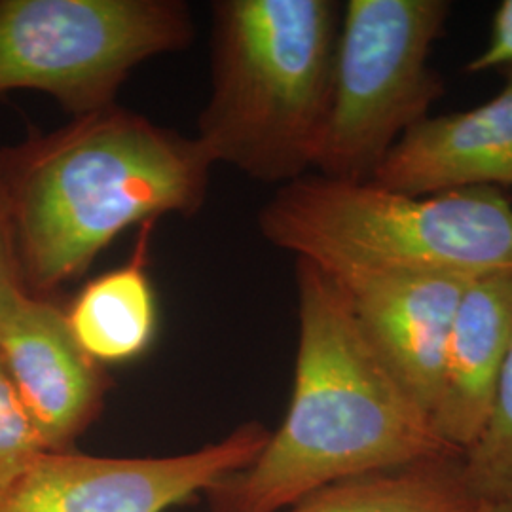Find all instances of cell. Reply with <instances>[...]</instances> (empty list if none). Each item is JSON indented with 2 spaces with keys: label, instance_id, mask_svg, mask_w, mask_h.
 Wrapping results in <instances>:
<instances>
[{
  "label": "cell",
  "instance_id": "12",
  "mask_svg": "<svg viewBox=\"0 0 512 512\" xmlns=\"http://www.w3.org/2000/svg\"><path fill=\"white\" fill-rule=\"evenodd\" d=\"M154 222L141 226L133 255L86 283L65 310L76 342L99 365L141 357L158 329V302L148 274Z\"/></svg>",
  "mask_w": 512,
  "mask_h": 512
},
{
  "label": "cell",
  "instance_id": "8",
  "mask_svg": "<svg viewBox=\"0 0 512 512\" xmlns=\"http://www.w3.org/2000/svg\"><path fill=\"white\" fill-rule=\"evenodd\" d=\"M0 359L50 452H69L97 420L110 378L80 348L52 298L25 296L0 323Z\"/></svg>",
  "mask_w": 512,
  "mask_h": 512
},
{
  "label": "cell",
  "instance_id": "7",
  "mask_svg": "<svg viewBox=\"0 0 512 512\" xmlns=\"http://www.w3.org/2000/svg\"><path fill=\"white\" fill-rule=\"evenodd\" d=\"M251 421L198 452L173 458H92L46 452L0 486V512H164L247 469L270 440Z\"/></svg>",
  "mask_w": 512,
  "mask_h": 512
},
{
  "label": "cell",
  "instance_id": "13",
  "mask_svg": "<svg viewBox=\"0 0 512 512\" xmlns=\"http://www.w3.org/2000/svg\"><path fill=\"white\" fill-rule=\"evenodd\" d=\"M461 456L353 476L306 495L283 512H476Z\"/></svg>",
  "mask_w": 512,
  "mask_h": 512
},
{
  "label": "cell",
  "instance_id": "6",
  "mask_svg": "<svg viewBox=\"0 0 512 512\" xmlns=\"http://www.w3.org/2000/svg\"><path fill=\"white\" fill-rule=\"evenodd\" d=\"M194 38L183 0H0V95L44 93L84 118L116 105L139 65Z\"/></svg>",
  "mask_w": 512,
  "mask_h": 512
},
{
  "label": "cell",
  "instance_id": "16",
  "mask_svg": "<svg viewBox=\"0 0 512 512\" xmlns=\"http://www.w3.org/2000/svg\"><path fill=\"white\" fill-rule=\"evenodd\" d=\"M25 296H29V293L25 289L19 266L14 220L0 175V323Z\"/></svg>",
  "mask_w": 512,
  "mask_h": 512
},
{
  "label": "cell",
  "instance_id": "3",
  "mask_svg": "<svg viewBox=\"0 0 512 512\" xmlns=\"http://www.w3.org/2000/svg\"><path fill=\"white\" fill-rule=\"evenodd\" d=\"M340 19L334 0L213 2L211 95L196 135L213 165L279 186L313 173Z\"/></svg>",
  "mask_w": 512,
  "mask_h": 512
},
{
  "label": "cell",
  "instance_id": "17",
  "mask_svg": "<svg viewBox=\"0 0 512 512\" xmlns=\"http://www.w3.org/2000/svg\"><path fill=\"white\" fill-rule=\"evenodd\" d=\"M512 67V0H503L495 10L488 46L465 65L467 73H484Z\"/></svg>",
  "mask_w": 512,
  "mask_h": 512
},
{
  "label": "cell",
  "instance_id": "14",
  "mask_svg": "<svg viewBox=\"0 0 512 512\" xmlns=\"http://www.w3.org/2000/svg\"><path fill=\"white\" fill-rule=\"evenodd\" d=\"M461 471L478 503L512 505V349L486 423L461 454Z\"/></svg>",
  "mask_w": 512,
  "mask_h": 512
},
{
  "label": "cell",
  "instance_id": "15",
  "mask_svg": "<svg viewBox=\"0 0 512 512\" xmlns=\"http://www.w3.org/2000/svg\"><path fill=\"white\" fill-rule=\"evenodd\" d=\"M50 452L0 359V486Z\"/></svg>",
  "mask_w": 512,
  "mask_h": 512
},
{
  "label": "cell",
  "instance_id": "2",
  "mask_svg": "<svg viewBox=\"0 0 512 512\" xmlns=\"http://www.w3.org/2000/svg\"><path fill=\"white\" fill-rule=\"evenodd\" d=\"M211 169L196 137L118 103L0 147L27 293L52 298L131 226L196 215Z\"/></svg>",
  "mask_w": 512,
  "mask_h": 512
},
{
  "label": "cell",
  "instance_id": "4",
  "mask_svg": "<svg viewBox=\"0 0 512 512\" xmlns=\"http://www.w3.org/2000/svg\"><path fill=\"white\" fill-rule=\"evenodd\" d=\"M258 228L277 249L336 279H476L512 270V203L492 186L404 196L310 173L279 186L260 209Z\"/></svg>",
  "mask_w": 512,
  "mask_h": 512
},
{
  "label": "cell",
  "instance_id": "10",
  "mask_svg": "<svg viewBox=\"0 0 512 512\" xmlns=\"http://www.w3.org/2000/svg\"><path fill=\"white\" fill-rule=\"evenodd\" d=\"M336 281L349 294L372 348L431 414L439 397L446 344L459 300L473 279L366 275Z\"/></svg>",
  "mask_w": 512,
  "mask_h": 512
},
{
  "label": "cell",
  "instance_id": "11",
  "mask_svg": "<svg viewBox=\"0 0 512 512\" xmlns=\"http://www.w3.org/2000/svg\"><path fill=\"white\" fill-rule=\"evenodd\" d=\"M512 349V270L473 279L461 294L446 344L431 420L463 454L482 431Z\"/></svg>",
  "mask_w": 512,
  "mask_h": 512
},
{
  "label": "cell",
  "instance_id": "18",
  "mask_svg": "<svg viewBox=\"0 0 512 512\" xmlns=\"http://www.w3.org/2000/svg\"><path fill=\"white\" fill-rule=\"evenodd\" d=\"M476 512H512V505H494V503H480Z\"/></svg>",
  "mask_w": 512,
  "mask_h": 512
},
{
  "label": "cell",
  "instance_id": "5",
  "mask_svg": "<svg viewBox=\"0 0 512 512\" xmlns=\"http://www.w3.org/2000/svg\"><path fill=\"white\" fill-rule=\"evenodd\" d=\"M446 0H349L342 8L329 122L313 173L370 183L389 150L444 95L433 44Z\"/></svg>",
  "mask_w": 512,
  "mask_h": 512
},
{
  "label": "cell",
  "instance_id": "1",
  "mask_svg": "<svg viewBox=\"0 0 512 512\" xmlns=\"http://www.w3.org/2000/svg\"><path fill=\"white\" fill-rule=\"evenodd\" d=\"M294 279L298 351L287 416L247 469L207 492L213 512L287 511L346 478L461 456L372 348L346 289L302 258Z\"/></svg>",
  "mask_w": 512,
  "mask_h": 512
},
{
  "label": "cell",
  "instance_id": "9",
  "mask_svg": "<svg viewBox=\"0 0 512 512\" xmlns=\"http://www.w3.org/2000/svg\"><path fill=\"white\" fill-rule=\"evenodd\" d=\"M475 109L427 116L389 150L370 184L404 196L512 186V67Z\"/></svg>",
  "mask_w": 512,
  "mask_h": 512
}]
</instances>
